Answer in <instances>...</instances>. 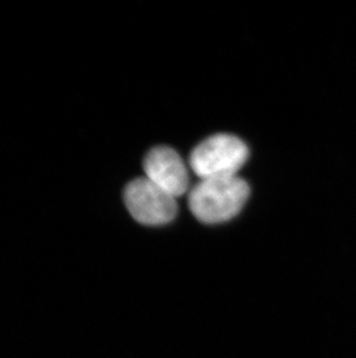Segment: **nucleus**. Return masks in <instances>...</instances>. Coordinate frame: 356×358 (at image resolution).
Returning <instances> with one entry per match:
<instances>
[{
    "label": "nucleus",
    "mask_w": 356,
    "mask_h": 358,
    "mask_svg": "<svg viewBox=\"0 0 356 358\" xmlns=\"http://www.w3.org/2000/svg\"><path fill=\"white\" fill-rule=\"evenodd\" d=\"M249 193L248 183L236 176L202 180L188 194V206L202 223H223L242 210Z\"/></svg>",
    "instance_id": "1"
},
{
    "label": "nucleus",
    "mask_w": 356,
    "mask_h": 358,
    "mask_svg": "<svg viewBox=\"0 0 356 358\" xmlns=\"http://www.w3.org/2000/svg\"><path fill=\"white\" fill-rule=\"evenodd\" d=\"M249 157L246 144L235 136H212L200 143L190 157V165L202 180L235 176Z\"/></svg>",
    "instance_id": "2"
},
{
    "label": "nucleus",
    "mask_w": 356,
    "mask_h": 358,
    "mask_svg": "<svg viewBox=\"0 0 356 358\" xmlns=\"http://www.w3.org/2000/svg\"><path fill=\"white\" fill-rule=\"evenodd\" d=\"M176 197L147 178L135 179L124 190V201L131 216L144 225L170 223L177 215Z\"/></svg>",
    "instance_id": "3"
},
{
    "label": "nucleus",
    "mask_w": 356,
    "mask_h": 358,
    "mask_svg": "<svg viewBox=\"0 0 356 358\" xmlns=\"http://www.w3.org/2000/svg\"><path fill=\"white\" fill-rule=\"evenodd\" d=\"M144 169L147 179L172 196L188 192V169L175 150L167 146L151 149L144 158Z\"/></svg>",
    "instance_id": "4"
}]
</instances>
